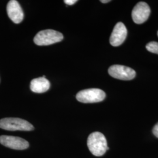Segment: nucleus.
Here are the masks:
<instances>
[{
	"label": "nucleus",
	"mask_w": 158,
	"mask_h": 158,
	"mask_svg": "<svg viewBox=\"0 0 158 158\" xmlns=\"http://www.w3.org/2000/svg\"><path fill=\"white\" fill-rule=\"evenodd\" d=\"M87 147L91 153L96 156H102L109 149L105 136L99 132H93L89 136Z\"/></svg>",
	"instance_id": "f257e3e1"
},
{
	"label": "nucleus",
	"mask_w": 158,
	"mask_h": 158,
	"mask_svg": "<svg viewBox=\"0 0 158 158\" xmlns=\"http://www.w3.org/2000/svg\"><path fill=\"white\" fill-rule=\"evenodd\" d=\"M63 39L62 33L52 29L39 32L34 37V43L38 46H47L59 42Z\"/></svg>",
	"instance_id": "f03ea898"
},
{
	"label": "nucleus",
	"mask_w": 158,
	"mask_h": 158,
	"mask_svg": "<svg viewBox=\"0 0 158 158\" xmlns=\"http://www.w3.org/2000/svg\"><path fill=\"white\" fill-rule=\"evenodd\" d=\"M0 128L7 131H30L34 126L28 121L18 118H5L0 119Z\"/></svg>",
	"instance_id": "7ed1b4c3"
},
{
	"label": "nucleus",
	"mask_w": 158,
	"mask_h": 158,
	"mask_svg": "<svg viewBox=\"0 0 158 158\" xmlns=\"http://www.w3.org/2000/svg\"><path fill=\"white\" fill-rule=\"evenodd\" d=\"M106 93L99 89H89L80 91L76 95L77 101L83 103H94L103 101Z\"/></svg>",
	"instance_id": "20e7f679"
},
{
	"label": "nucleus",
	"mask_w": 158,
	"mask_h": 158,
	"mask_svg": "<svg viewBox=\"0 0 158 158\" xmlns=\"http://www.w3.org/2000/svg\"><path fill=\"white\" fill-rule=\"evenodd\" d=\"M108 73L113 78L122 80H131L134 79L136 76L135 71L132 68L119 64L110 66Z\"/></svg>",
	"instance_id": "39448f33"
},
{
	"label": "nucleus",
	"mask_w": 158,
	"mask_h": 158,
	"mask_svg": "<svg viewBox=\"0 0 158 158\" xmlns=\"http://www.w3.org/2000/svg\"><path fill=\"white\" fill-rule=\"evenodd\" d=\"M0 143L7 148L15 150H24L29 146L27 141L14 136H0Z\"/></svg>",
	"instance_id": "423d86ee"
},
{
	"label": "nucleus",
	"mask_w": 158,
	"mask_h": 158,
	"mask_svg": "<svg viewBox=\"0 0 158 158\" xmlns=\"http://www.w3.org/2000/svg\"><path fill=\"white\" fill-rule=\"evenodd\" d=\"M150 13V7L147 3L139 2L134 6L132 11V18L135 23L141 24L147 21L149 17Z\"/></svg>",
	"instance_id": "0eeeda50"
},
{
	"label": "nucleus",
	"mask_w": 158,
	"mask_h": 158,
	"mask_svg": "<svg viewBox=\"0 0 158 158\" xmlns=\"http://www.w3.org/2000/svg\"><path fill=\"white\" fill-rule=\"evenodd\" d=\"M127 35V29L124 24L118 23L114 27L111 33L110 43L113 46H118L123 44Z\"/></svg>",
	"instance_id": "6e6552de"
},
{
	"label": "nucleus",
	"mask_w": 158,
	"mask_h": 158,
	"mask_svg": "<svg viewBox=\"0 0 158 158\" xmlns=\"http://www.w3.org/2000/svg\"><path fill=\"white\" fill-rule=\"evenodd\" d=\"M6 11L10 19L15 23H19L23 19L24 14L19 2L15 0H11L6 6Z\"/></svg>",
	"instance_id": "1a4fd4ad"
},
{
	"label": "nucleus",
	"mask_w": 158,
	"mask_h": 158,
	"mask_svg": "<svg viewBox=\"0 0 158 158\" xmlns=\"http://www.w3.org/2000/svg\"><path fill=\"white\" fill-rule=\"evenodd\" d=\"M50 82L45 77H40L34 79L31 81L30 89L34 93H45L50 89Z\"/></svg>",
	"instance_id": "9d476101"
},
{
	"label": "nucleus",
	"mask_w": 158,
	"mask_h": 158,
	"mask_svg": "<svg viewBox=\"0 0 158 158\" xmlns=\"http://www.w3.org/2000/svg\"><path fill=\"white\" fill-rule=\"evenodd\" d=\"M147 51L158 55V42H151L146 45Z\"/></svg>",
	"instance_id": "9b49d317"
},
{
	"label": "nucleus",
	"mask_w": 158,
	"mask_h": 158,
	"mask_svg": "<svg viewBox=\"0 0 158 158\" xmlns=\"http://www.w3.org/2000/svg\"><path fill=\"white\" fill-rule=\"evenodd\" d=\"M152 132L153 135L158 138V123L154 126L152 130Z\"/></svg>",
	"instance_id": "f8f14e48"
},
{
	"label": "nucleus",
	"mask_w": 158,
	"mask_h": 158,
	"mask_svg": "<svg viewBox=\"0 0 158 158\" xmlns=\"http://www.w3.org/2000/svg\"><path fill=\"white\" fill-rule=\"evenodd\" d=\"M77 0H64V2L68 6H72L77 2Z\"/></svg>",
	"instance_id": "ddd939ff"
},
{
	"label": "nucleus",
	"mask_w": 158,
	"mask_h": 158,
	"mask_svg": "<svg viewBox=\"0 0 158 158\" xmlns=\"http://www.w3.org/2000/svg\"><path fill=\"white\" fill-rule=\"evenodd\" d=\"M100 1L102 2V3H108V2H110L111 1L110 0H102Z\"/></svg>",
	"instance_id": "4468645a"
},
{
	"label": "nucleus",
	"mask_w": 158,
	"mask_h": 158,
	"mask_svg": "<svg viewBox=\"0 0 158 158\" xmlns=\"http://www.w3.org/2000/svg\"></svg>",
	"instance_id": "2eb2a0df"
}]
</instances>
